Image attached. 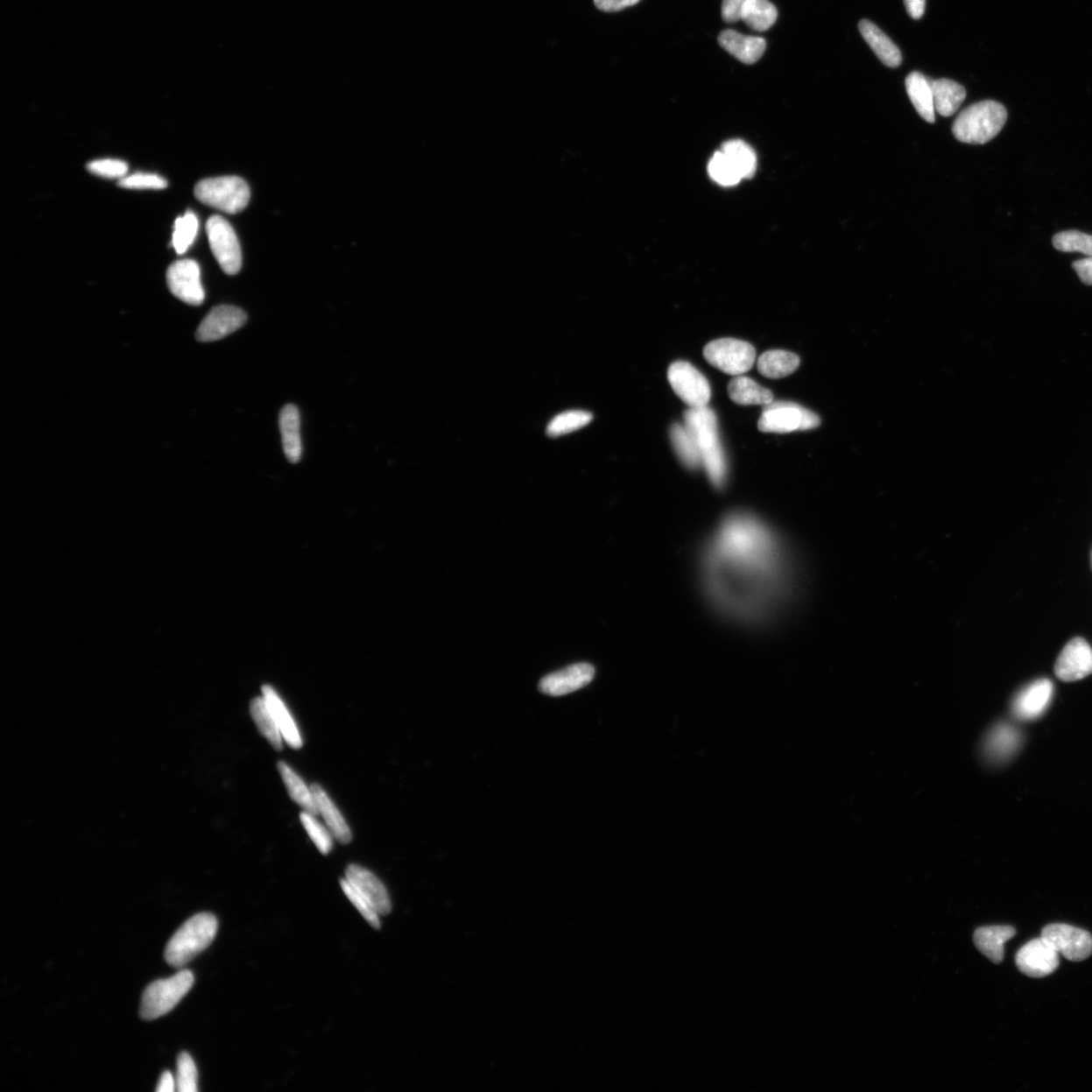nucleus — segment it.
I'll return each mask as SVG.
<instances>
[{
    "mask_svg": "<svg viewBox=\"0 0 1092 1092\" xmlns=\"http://www.w3.org/2000/svg\"><path fill=\"white\" fill-rule=\"evenodd\" d=\"M1059 955L1072 962H1081L1092 955V936L1088 931L1069 925L1046 926L1041 936Z\"/></svg>",
    "mask_w": 1092,
    "mask_h": 1092,
    "instance_id": "nucleus-11",
    "label": "nucleus"
},
{
    "mask_svg": "<svg viewBox=\"0 0 1092 1092\" xmlns=\"http://www.w3.org/2000/svg\"><path fill=\"white\" fill-rule=\"evenodd\" d=\"M279 429L281 441L286 459L296 463L302 456V440H300V421L299 410L294 405H286L279 415Z\"/></svg>",
    "mask_w": 1092,
    "mask_h": 1092,
    "instance_id": "nucleus-24",
    "label": "nucleus"
},
{
    "mask_svg": "<svg viewBox=\"0 0 1092 1092\" xmlns=\"http://www.w3.org/2000/svg\"><path fill=\"white\" fill-rule=\"evenodd\" d=\"M1016 928L1011 926L979 927L974 933V944L992 963L999 964L1004 957V944L1016 936Z\"/></svg>",
    "mask_w": 1092,
    "mask_h": 1092,
    "instance_id": "nucleus-20",
    "label": "nucleus"
},
{
    "mask_svg": "<svg viewBox=\"0 0 1092 1092\" xmlns=\"http://www.w3.org/2000/svg\"><path fill=\"white\" fill-rule=\"evenodd\" d=\"M859 30L864 40L883 64L891 68L899 67L902 62L901 52L884 32L868 19H862L859 23Z\"/></svg>",
    "mask_w": 1092,
    "mask_h": 1092,
    "instance_id": "nucleus-21",
    "label": "nucleus"
},
{
    "mask_svg": "<svg viewBox=\"0 0 1092 1092\" xmlns=\"http://www.w3.org/2000/svg\"><path fill=\"white\" fill-rule=\"evenodd\" d=\"M668 379L672 389L689 408L708 406L711 398L710 384L701 371L687 362L670 365Z\"/></svg>",
    "mask_w": 1092,
    "mask_h": 1092,
    "instance_id": "nucleus-10",
    "label": "nucleus"
},
{
    "mask_svg": "<svg viewBox=\"0 0 1092 1092\" xmlns=\"http://www.w3.org/2000/svg\"><path fill=\"white\" fill-rule=\"evenodd\" d=\"M820 417L801 405L787 401H773L764 405L757 427L766 433H790L794 431L819 427Z\"/></svg>",
    "mask_w": 1092,
    "mask_h": 1092,
    "instance_id": "nucleus-7",
    "label": "nucleus"
},
{
    "mask_svg": "<svg viewBox=\"0 0 1092 1092\" xmlns=\"http://www.w3.org/2000/svg\"><path fill=\"white\" fill-rule=\"evenodd\" d=\"M208 243L215 260L225 273L234 276L241 270L242 253L233 227L220 215H213L206 225Z\"/></svg>",
    "mask_w": 1092,
    "mask_h": 1092,
    "instance_id": "nucleus-9",
    "label": "nucleus"
},
{
    "mask_svg": "<svg viewBox=\"0 0 1092 1092\" xmlns=\"http://www.w3.org/2000/svg\"><path fill=\"white\" fill-rule=\"evenodd\" d=\"M1055 673L1063 682H1075L1092 673V649L1083 638L1071 640L1058 657Z\"/></svg>",
    "mask_w": 1092,
    "mask_h": 1092,
    "instance_id": "nucleus-15",
    "label": "nucleus"
},
{
    "mask_svg": "<svg viewBox=\"0 0 1092 1092\" xmlns=\"http://www.w3.org/2000/svg\"><path fill=\"white\" fill-rule=\"evenodd\" d=\"M732 401L743 406L751 405H768L774 401V395L770 390L762 387L747 377L737 376L732 378L728 387Z\"/></svg>",
    "mask_w": 1092,
    "mask_h": 1092,
    "instance_id": "nucleus-27",
    "label": "nucleus"
},
{
    "mask_svg": "<svg viewBox=\"0 0 1092 1092\" xmlns=\"http://www.w3.org/2000/svg\"><path fill=\"white\" fill-rule=\"evenodd\" d=\"M704 357L712 366L730 376H743L756 361L754 346L742 340L717 339L705 346Z\"/></svg>",
    "mask_w": 1092,
    "mask_h": 1092,
    "instance_id": "nucleus-8",
    "label": "nucleus"
},
{
    "mask_svg": "<svg viewBox=\"0 0 1092 1092\" xmlns=\"http://www.w3.org/2000/svg\"><path fill=\"white\" fill-rule=\"evenodd\" d=\"M708 173L712 180L724 187L736 186L743 180L734 162L722 150L712 157L708 166Z\"/></svg>",
    "mask_w": 1092,
    "mask_h": 1092,
    "instance_id": "nucleus-37",
    "label": "nucleus"
},
{
    "mask_svg": "<svg viewBox=\"0 0 1092 1092\" xmlns=\"http://www.w3.org/2000/svg\"><path fill=\"white\" fill-rule=\"evenodd\" d=\"M1021 744L1019 732L1008 724H1000L986 738L984 751L989 760H1008Z\"/></svg>",
    "mask_w": 1092,
    "mask_h": 1092,
    "instance_id": "nucleus-26",
    "label": "nucleus"
},
{
    "mask_svg": "<svg viewBox=\"0 0 1092 1092\" xmlns=\"http://www.w3.org/2000/svg\"><path fill=\"white\" fill-rule=\"evenodd\" d=\"M314 799H315L319 814L324 817L326 826L328 827L330 832L335 838L342 843H349L352 840V834L348 822L345 821L343 815L339 812L335 802L332 801L326 791L320 786L319 784L311 785Z\"/></svg>",
    "mask_w": 1092,
    "mask_h": 1092,
    "instance_id": "nucleus-23",
    "label": "nucleus"
},
{
    "mask_svg": "<svg viewBox=\"0 0 1092 1092\" xmlns=\"http://www.w3.org/2000/svg\"><path fill=\"white\" fill-rule=\"evenodd\" d=\"M175 1085L176 1084H175L173 1075L170 1074V1072L166 1071L165 1074H163L160 1077L159 1087H157V1091L173 1092L175 1089Z\"/></svg>",
    "mask_w": 1092,
    "mask_h": 1092,
    "instance_id": "nucleus-48",
    "label": "nucleus"
},
{
    "mask_svg": "<svg viewBox=\"0 0 1092 1092\" xmlns=\"http://www.w3.org/2000/svg\"><path fill=\"white\" fill-rule=\"evenodd\" d=\"M218 932V920L212 913H199L186 921L170 939L166 960L170 966L181 968L211 945Z\"/></svg>",
    "mask_w": 1092,
    "mask_h": 1092,
    "instance_id": "nucleus-4",
    "label": "nucleus"
},
{
    "mask_svg": "<svg viewBox=\"0 0 1092 1092\" xmlns=\"http://www.w3.org/2000/svg\"><path fill=\"white\" fill-rule=\"evenodd\" d=\"M119 186L128 189H163L168 183L159 174L136 173L120 180Z\"/></svg>",
    "mask_w": 1092,
    "mask_h": 1092,
    "instance_id": "nucleus-43",
    "label": "nucleus"
},
{
    "mask_svg": "<svg viewBox=\"0 0 1092 1092\" xmlns=\"http://www.w3.org/2000/svg\"><path fill=\"white\" fill-rule=\"evenodd\" d=\"M194 194L202 204L228 214L243 211L250 200V187L237 176L201 180L195 186Z\"/></svg>",
    "mask_w": 1092,
    "mask_h": 1092,
    "instance_id": "nucleus-6",
    "label": "nucleus"
},
{
    "mask_svg": "<svg viewBox=\"0 0 1092 1092\" xmlns=\"http://www.w3.org/2000/svg\"><path fill=\"white\" fill-rule=\"evenodd\" d=\"M1053 245L1062 252H1081L1092 257V235L1079 231H1065L1053 237Z\"/></svg>",
    "mask_w": 1092,
    "mask_h": 1092,
    "instance_id": "nucleus-38",
    "label": "nucleus"
},
{
    "mask_svg": "<svg viewBox=\"0 0 1092 1092\" xmlns=\"http://www.w3.org/2000/svg\"><path fill=\"white\" fill-rule=\"evenodd\" d=\"M176 1085L180 1092L198 1091V1070L191 1055L183 1052L178 1058Z\"/></svg>",
    "mask_w": 1092,
    "mask_h": 1092,
    "instance_id": "nucleus-40",
    "label": "nucleus"
},
{
    "mask_svg": "<svg viewBox=\"0 0 1092 1092\" xmlns=\"http://www.w3.org/2000/svg\"><path fill=\"white\" fill-rule=\"evenodd\" d=\"M1072 267L1083 284L1092 285V257L1075 261Z\"/></svg>",
    "mask_w": 1092,
    "mask_h": 1092,
    "instance_id": "nucleus-46",
    "label": "nucleus"
},
{
    "mask_svg": "<svg viewBox=\"0 0 1092 1092\" xmlns=\"http://www.w3.org/2000/svg\"><path fill=\"white\" fill-rule=\"evenodd\" d=\"M908 15L913 19H919L925 14L926 0H905Z\"/></svg>",
    "mask_w": 1092,
    "mask_h": 1092,
    "instance_id": "nucleus-47",
    "label": "nucleus"
},
{
    "mask_svg": "<svg viewBox=\"0 0 1092 1092\" xmlns=\"http://www.w3.org/2000/svg\"><path fill=\"white\" fill-rule=\"evenodd\" d=\"M194 983V974L188 970H182L167 979L155 981L143 993L141 1018L152 1021L166 1015L187 996Z\"/></svg>",
    "mask_w": 1092,
    "mask_h": 1092,
    "instance_id": "nucleus-5",
    "label": "nucleus"
},
{
    "mask_svg": "<svg viewBox=\"0 0 1092 1092\" xmlns=\"http://www.w3.org/2000/svg\"><path fill=\"white\" fill-rule=\"evenodd\" d=\"M934 109L941 116H951L957 112L966 97L962 85L950 80H931Z\"/></svg>",
    "mask_w": 1092,
    "mask_h": 1092,
    "instance_id": "nucleus-28",
    "label": "nucleus"
},
{
    "mask_svg": "<svg viewBox=\"0 0 1092 1092\" xmlns=\"http://www.w3.org/2000/svg\"><path fill=\"white\" fill-rule=\"evenodd\" d=\"M263 696L271 708L274 718L283 735L284 740L290 747L293 749L302 748L303 740L300 736L299 730L296 722L287 709L285 704L281 701L276 690L270 685L263 687Z\"/></svg>",
    "mask_w": 1092,
    "mask_h": 1092,
    "instance_id": "nucleus-22",
    "label": "nucleus"
},
{
    "mask_svg": "<svg viewBox=\"0 0 1092 1092\" xmlns=\"http://www.w3.org/2000/svg\"><path fill=\"white\" fill-rule=\"evenodd\" d=\"M1053 696L1049 680H1039L1019 693L1012 705L1013 715L1022 721H1032L1047 709Z\"/></svg>",
    "mask_w": 1092,
    "mask_h": 1092,
    "instance_id": "nucleus-18",
    "label": "nucleus"
},
{
    "mask_svg": "<svg viewBox=\"0 0 1092 1092\" xmlns=\"http://www.w3.org/2000/svg\"><path fill=\"white\" fill-rule=\"evenodd\" d=\"M777 17V10L769 0H747L742 14L743 21L757 32L769 30L775 24Z\"/></svg>",
    "mask_w": 1092,
    "mask_h": 1092,
    "instance_id": "nucleus-33",
    "label": "nucleus"
},
{
    "mask_svg": "<svg viewBox=\"0 0 1092 1092\" xmlns=\"http://www.w3.org/2000/svg\"><path fill=\"white\" fill-rule=\"evenodd\" d=\"M718 42L725 51L744 64L760 60L767 47L764 39L744 36L732 30L722 32Z\"/></svg>",
    "mask_w": 1092,
    "mask_h": 1092,
    "instance_id": "nucleus-19",
    "label": "nucleus"
},
{
    "mask_svg": "<svg viewBox=\"0 0 1092 1092\" xmlns=\"http://www.w3.org/2000/svg\"><path fill=\"white\" fill-rule=\"evenodd\" d=\"M722 151L740 172L743 179H750L757 169V156L754 150L742 140H730L723 144Z\"/></svg>",
    "mask_w": 1092,
    "mask_h": 1092,
    "instance_id": "nucleus-34",
    "label": "nucleus"
},
{
    "mask_svg": "<svg viewBox=\"0 0 1092 1092\" xmlns=\"http://www.w3.org/2000/svg\"><path fill=\"white\" fill-rule=\"evenodd\" d=\"M199 221L196 215L188 212L175 221L173 245L176 253L183 254L188 250L198 235Z\"/></svg>",
    "mask_w": 1092,
    "mask_h": 1092,
    "instance_id": "nucleus-36",
    "label": "nucleus"
},
{
    "mask_svg": "<svg viewBox=\"0 0 1092 1092\" xmlns=\"http://www.w3.org/2000/svg\"><path fill=\"white\" fill-rule=\"evenodd\" d=\"M688 428L701 451L702 464L715 488L724 487L728 479V462L719 438L717 417L708 406L689 408L684 413Z\"/></svg>",
    "mask_w": 1092,
    "mask_h": 1092,
    "instance_id": "nucleus-2",
    "label": "nucleus"
},
{
    "mask_svg": "<svg viewBox=\"0 0 1092 1092\" xmlns=\"http://www.w3.org/2000/svg\"><path fill=\"white\" fill-rule=\"evenodd\" d=\"M315 816L306 812L299 814L300 821H302L311 840L315 843L320 852L327 855L330 853L333 848V835L328 827L320 823Z\"/></svg>",
    "mask_w": 1092,
    "mask_h": 1092,
    "instance_id": "nucleus-39",
    "label": "nucleus"
},
{
    "mask_svg": "<svg viewBox=\"0 0 1092 1092\" xmlns=\"http://www.w3.org/2000/svg\"><path fill=\"white\" fill-rule=\"evenodd\" d=\"M905 87L907 95L919 116L927 123H934L936 109H934L930 78L926 77L920 72H912L906 77Z\"/></svg>",
    "mask_w": 1092,
    "mask_h": 1092,
    "instance_id": "nucleus-25",
    "label": "nucleus"
},
{
    "mask_svg": "<svg viewBox=\"0 0 1092 1092\" xmlns=\"http://www.w3.org/2000/svg\"><path fill=\"white\" fill-rule=\"evenodd\" d=\"M1059 955L1042 937L1032 940L1017 954L1018 970L1032 978H1043L1054 973L1060 964Z\"/></svg>",
    "mask_w": 1092,
    "mask_h": 1092,
    "instance_id": "nucleus-13",
    "label": "nucleus"
},
{
    "mask_svg": "<svg viewBox=\"0 0 1092 1092\" xmlns=\"http://www.w3.org/2000/svg\"><path fill=\"white\" fill-rule=\"evenodd\" d=\"M1008 120V110L1002 103L984 101L972 104L953 123V134L960 142L981 145L999 134Z\"/></svg>",
    "mask_w": 1092,
    "mask_h": 1092,
    "instance_id": "nucleus-3",
    "label": "nucleus"
},
{
    "mask_svg": "<svg viewBox=\"0 0 1092 1092\" xmlns=\"http://www.w3.org/2000/svg\"><path fill=\"white\" fill-rule=\"evenodd\" d=\"M250 714L259 731L272 747L278 750H283V735L264 696L253 699Z\"/></svg>",
    "mask_w": 1092,
    "mask_h": 1092,
    "instance_id": "nucleus-31",
    "label": "nucleus"
},
{
    "mask_svg": "<svg viewBox=\"0 0 1092 1092\" xmlns=\"http://www.w3.org/2000/svg\"><path fill=\"white\" fill-rule=\"evenodd\" d=\"M745 3L747 0H723L722 14L724 21L727 23L740 21Z\"/></svg>",
    "mask_w": 1092,
    "mask_h": 1092,
    "instance_id": "nucleus-44",
    "label": "nucleus"
},
{
    "mask_svg": "<svg viewBox=\"0 0 1092 1092\" xmlns=\"http://www.w3.org/2000/svg\"><path fill=\"white\" fill-rule=\"evenodd\" d=\"M88 170L101 178L122 180L127 176L129 166L125 161L119 159H98L89 162Z\"/></svg>",
    "mask_w": 1092,
    "mask_h": 1092,
    "instance_id": "nucleus-42",
    "label": "nucleus"
},
{
    "mask_svg": "<svg viewBox=\"0 0 1092 1092\" xmlns=\"http://www.w3.org/2000/svg\"><path fill=\"white\" fill-rule=\"evenodd\" d=\"M595 677L594 666L581 663L567 666L541 679L539 690L546 695L564 696L584 688Z\"/></svg>",
    "mask_w": 1092,
    "mask_h": 1092,
    "instance_id": "nucleus-16",
    "label": "nucleus"
},
{
    "mask_svg": "<svg viewBox=\"0 0 1092 1092\" xmlns=\"http://www.w3.org/2000/svg\"><path fill=\"white\" fill-rule=\"evenodd\" d=\"M593 420V415L586 411H567L555 416L548 424L546 433L551 437L568 434L587 426Z\"/></svg>",
    "mask_w": 1092,
    "mask_h": 1092,
    "instance_id": "nucleus-35",
    "label": "nucleus"
},
{
    "mask_svg": "<svg viewBox=\"0 0 1092 1092\" xmlns=\"http://www.w3.org/2000/svg\"><path fill=\"white\" fill-rule=\"evenodd\" d=\"M166 278L170 292L182 302L192 306L204 303L205 291L201 280V268L196 261H175L168 267Z\"/></svg>",
    "mask_w": 1092,
    "mask_h": 1092,
    "instance_id": "nucleus-12",
    "label": "nucleus"
},
{
    "mask_svg": "<svg viewBox=\"0 0 1092 1092\" xmlns=\"http://www.w3.org/2000/svg\"><path fill=\"white\" fill-rule=\"evenodd\" d=\"M345 878L370 902L379 915L391 912V904L387 888L374 873L362 866L351 864L346 869Z\"/></svg>",
    "mask_w": 1092,
    "mask_h": 1092,
    "instance_id": "nucleus-17",
    "label": "nucleus"
},
{
    "mask_svg": "<svg viewBox=\"0 0 1092 1092\" xmlns=\"http://www.w3.org/2000/svg\"><path fill=\"white\" fill-rule=\"evenodd\" d=\"M247 321L245 312L233 306H215L202 320L196 339L201 342H213L232 335Z\"/></svg>",
    "mask_w": 1092,
    "mask_h": 1092,
    "instance_id": "nucleus-14",
    "label": "nucleus"
},
{
    "mask_svg": "<svg viewBox=\"0 0 1092 1092\" xmlns=\"http://www.w3.org/2000/svg\"><path fill=\"white\" fill-rule=\"evenodd\" d=\"M639 2L640 0H595V5L601 11L613 12L623 11Z\"/></svg>",
    "mask_w": 1092,
    "mask_h": 1092,
    "instance_id": "nucleus-45",
    "label": "nucleus"
},
{
    "mask_svg": "<svg viewBox=\"0 0 1092 1092\" xmlns=\"http://www.w3.org/2000/svg\"><path fill=\"white\" fill-rule=\"evenodd\" d=\"M670 435L673 447L684 466L691 469L701 467L702 464L701 451H699L694 437L685 424H673Z\"/></svg>",
    "mask_w": 1092,
    "mask_h": 1092,
    "instance_id": "nucleus-32",
    "label": "nucleus"
},
{
    "mask_svg": "<svg viewBox=\"0 0 1092 1092\" xmlns=\"http://www.w3.org/2000/svg\"><path fill=\"white\" fill-rule=\"evenodd\" d=\"M800 358L795 353L785 350H770L764 352L757 361L760 374L768 378H782L800 368Z\"/></svg>",
    "mask_w": 1092,
    "mask_h": 1092,
    "instance_id": "nucleus-29",
    "label": "nucleus"
},
{
    "mask_svg": "<svg viewBox=\"0 0 1092 1092\" xmlns=\"http://www.w3.org/2000/svg\"><path fill=\"white\" fill-rule=\"evenodd\" d=\"M704 588L732 618H768L786 593L789 565L782 540L766 522L747 512L727 516L706 545Z\"/></svg>",
    "mask_w": 1092,
    "mask_h": 1092,
    "instance_id": "nucleus-1",
    "label": "nucleus"
},
{
    "mask_svg": "<svg viewBox=\"0 0 1092 1092\" xmlns=\"http://www.w3.org/2000/svg\"><path fill=\"white\" fill-rule=\"evenodd\" d=\"M278 768L281 779H283L289 793L291 799L299 804L304 809V812L318 815V808L315 799L312 793L311 786H306L302 778L294 771L289 764L283 761L278 762Z\"/></svg>",
    "mask_w": 1092,
    "mask_h": 1092,
    "instance_id": "nucleus-30",
    "label": "nucleus"
},
{
    "mask_svg": "<svg viewBox=\"0 0 1092 1092\" xmlns=\"http://www.w3.org/2000/svg\"><path fill=\"white\" fill-rule=\"evenodd\" d=\"M340 885H342V891L346 897H348V898L351 901V904L356 906V910L361 912L366 921H368L372 927H381L379 914L374 910V908H372L370 902L350 884L349 880L346 878L342 879V881H340Z\"/></svg>",
    "mask_w": 1092,
    "mask_h": 1092,
    "instance_id": "nucleus-41",
    "label": "nucleus"
}]
</instances>
